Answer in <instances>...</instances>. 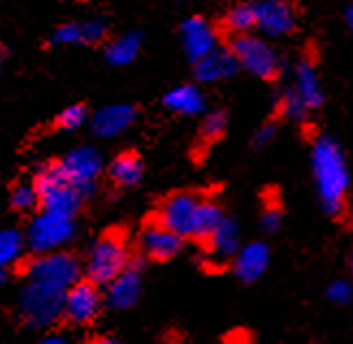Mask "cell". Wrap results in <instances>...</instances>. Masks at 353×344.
<instances>
[{"label": "cell", "instance_id": "6da1fadb", "mask_svg": "<svg viewBox=\"0 0 353 344\" xmlns=\"http://www.w3.org/2000/svg\"><path fill=\"white\" fill-rule=\"evenodd\" d=\"M310 159L321 206L332 216L343 214L351 186V176L343 148L332 136H319L312 145Z\"/></svg>", "mask_w": 353, "mask_h": 344}, {"label": "cell", "instance_id": "7a4b0ae2", "mask_svg": "<svg viewBox=\"0 0 353 344\" xmlns=\"http://www.w3.org/2000/svg\"><path fill=\"white\" fill-rule=\"evenodd\" d=\"M33 186L37 191V208L41 210L76 216L85 201V195L68 180L59 163L43 165L37 171Z\"/></svg>", "mask_w": 353, "mask_h": 344}, {"label": "cell", "instance_id": "3957f363", "mask_svg": "<svg viewBox=\"0 0 353 344\" xmlns=\"http://www.w3.org/2000/svg\"><path fill=\"white\" fill-rule=\"evenodd\" d=\"M128 264L130 252L124 236L119 232H109L89 247V254L85 260V275L89 281L104 286L115 275L124 271Z\"/></svg>", "mask_w": 353, "mask_h": 344}, {"label": "cell", "instance_id": "277c9868", "mask_svg": "<svg viewBox=\"0 0 353 344\" xmlns=\"http://www.w3.org/2000/svg\"><path fill=\"white\" fill-rule=\"evenodd\" d=\"M63 292L28 281L18 296V314L30 330H48L63 314Z\"/></svg>", "mask_w": 353, "mask_h": 344}, {"label": "cell", "instance_id": "5b68a950", "mask_svg": "<svg viewBox=\"0 0 353 344\" xmlns=\"http://www.w3.org/2000/svg\"><path fill=\"white\" fill-rule=\"evenodd\" d=\"M76 236V221L70 214L41 210L37 212L26 227L24 241L33 254L57 252L65 247Z\"/></svg>", "mask_w": 353, "mask_h": 344}, {"label": "cell", "instance_id": "8992f818", "mask_svg": "<svg viewBox=\"0 0 353 344\" xmlns=\"http://www.w3.org/2000/svg\"><path fill=\"white\" fill-rule=\"evenodd\" d=\"M230 50L236 57L239 68L260 78V81H273L282 70L280 52L273 48V43L260 35H234Z\"/></svg>", "mask_w": 353, "mask_h": 344}, {"label": "cell", "instance_id": "52a82bcc", "mask_svg": "<svg viewBox=\"0 0 353 344\" xmlns=\"http://www.w3.org/2000/svg\"><path fill=\"white\" fill-rule=\"evenodd\" d=\"M26 279L57 290H68L76 279H81V264L63 249L35 254L26 264Z\"/></svg>", "mask_w": 353, "mask_h": 344}, {"label": "cell", "instance_id": "ba28073f", "mask_svg": "<svg viewBox=\"0 0 353 344\" xmlns=\"http://www.w3.org/2000/svg\"><path fill=\"white\" fill-rule=\"evenodd\" d=\"M59 167L68 176V180L87 199L96 191V184H98V178L104 169V163H102V154L96 148L81 145V148L68 152L63 159L59 161Z\"/></svg>", "mask_w": 353, "mask_h": 344}, {"label": "cell", "instance_id": "9c48e42d", "mask_svg": "<svg viewBox=\"0 0 353 344\" xmlns=\"http://www.w3.org/2000/svg\"><path fill=\"white\" fill-rule=\"evenodd\" d=\"M104 299L98 284L89 279H76L63 292V316L72 325H87L96 321Z\"/></svg>", "mask_w": 353, "mask_h": 344}, {"label": "cell", "instance_id": "30bf717a", "mask_svg": "<svg viewBox=\"0 0 353 344\" xmlns=\"http://www.w3.org/2000/svg\"><path fill=\"white\" fill-rule=\"evenodd\" d=\"M256 9V28L265 37H284L293 33L297 26V13L290 0H258Z\"/></svg>", "mask_w": 353, "mask_h": 344}, {"label": "cell", "instance_id": "8fae6325", "mask_svg": "<svg viewBox=\"0 0 353 344\" xmlns=\"http://www.w3.org/2000/svg\"><path fill=\"white\" fill-rule=\"evenodd\" d=\"M106 290L102 294L104 303L115 312H124L137 305L143 290V281H141V262L128 264V267L115 275L109 284H104Z\"/></svg>", "mask_w": 353, "mask_h": 344}, {"label": "cell", "instance_id": "7c38bea8", "mask_svg": "<svg viewBox=\"0 0 353 344\" xmlns=\"http://www.w3.org/2000/svg\"><path fill=\"white\" fill-rule=\"evenodd\" d=\"M197 204H199V197L195 193H174L163 201L157 221L163 223L165 227H170L172 232H176L178 236L189 239Z\"/></svg>", "mask_w": 353, "mask_h": 344}, {"label": "cell", "instance_id": "4fadbf2b", "mask_svg": "<svg viewBox=\"0 0 353 344\" xmlns=\"http://www.w3.org/2000/svg\"><path fill=\"white\" fill-rule=\"evenodd\" d=\"M137 121V108L132 104H106L89 117L91 132L100 139H115L124 134Z\"/></svg>", "mask_w": 353, "mask_h": 344}, {"label": "cell", "instance_id": "5bb4252c", "mask_svg": "<svg viewBox=\"0 0 353 344\" xmlns=\"http://www.w3.org/2000/svg\"><path fill=\"white\" fill-rule=\"evenodd\" d=\"M180 39L184 52H187L191 61H197L199 57H204L206 52L219 45V33L208 20L199 18V15H193V18H187L182 22Z\"/></svg>", "mask_w": 353, "mask_h": 344}, {"label": "cell", "instance_id": "9a60e30c", "mask_svg": "<svg viewBox=\"0 0 353 344\" xmlns=\"http://www.w3.org/2000/svg\"><path fill=\"white\" fill-rule=\"evenodd\" d=\"M139 247L141 254L152 258V260H172L174 256L180 254L182 249V236L170 227H165L159 221H150L139 236Z\"/></svg>", "mask_w": 353, "mask_h": 344}, {"label": "cell", "instance_id": "2e32d148", "mask_svg": "<svg viewBox=\"0 0 353 344\" xmlns=\"http://www.w3.org/2000/svg\"><path fill=\"white\" fill-rule=\"evenodd\" d=\"M193 65H195V78L204 85L228 81V78H232L241 70L232 50L223 48V45H217V48H212L204 57H199L197 61H193Z\"/></svg>", "mask_w": 353, "mask_h": 344}, {"label": "cell", "instance_id": "e0dca14e", "mask_svg": "<svg viewBox=\"0 0 353 344\" xmlns=\"http://www.w3.org/2000/svg\"><path fill=\"white\" fill-rule=\"evenodd\" d=\"M271 262V252L265 243H250V245H241L236 249V254L232 256V271L234 275L245 281V284H252V281L260 279L269 269Z\"/></svg>", "mask_w": 353, "mask_h": 344}, {"label": "cell", "instance_id": "ac0fdd59", "mask_svg": "<svg viewBox=\"0 0 353 344\" xmlns=\"http://www.w3.org/2000/svg\"><path fill=\"white\" fill-rule=\"evenodd\" d=\"M206 249L212 262H225L232 260V256L236 254V249L241 247V227L234 219L223 216L219 225L210 232V236L206 239Z\"/></svg>", "mask_w": 353, "mask_h": 344}, {"label": "cell", "instance_id": "d6986e66", "mask_svg": "<svg viewBox=\"0 0 353 344\" xmlns=\"http://www.w3.org/2000/svg\"><path fill=\"white\" fill-rule=\"evenodd\" d=\"M293 78H295L293 89L299 93V98L308 104L310 111H314V108H319L325 102V91H323V85H321L319 72L312 61L301 59L293 70Z\"/></svg>", "mask_w": 353, "mask_h": 344}, {"label": "cell", "instance_id": "ffe728a7", "mask_svg": "<svg viewBox=\"0 0 353 344\" xmlns=\"http://www.w3.org/2000/svg\"><path fill=\"white\" fill-rule=\"evenodd\" d=\"M163 106L176 115L193 117V115L204 113L206 98H204V93L199 91V87H195V85H178L172 91L165 93Z\"/></svg>", "mask_w": 353, "mask_h": 344}, {"label": "cell", "instance_id": "44dd1931", "mask_svg": "<svg viewBox=\"0 0 353 344\" xmlns=\"http://www.w3.org/2000/svg\"><path fill=\"white\" fill-rule=\"evenodd\" d=\"M109 178L119 189H132L143 180V161L139 154L124 152L109 165Z\"/></svg>", "mask_w": 353, "mask_h": 344}, {"label": "cell", "instance_id": "7402d4cb", "mask_svg": "<svg viewBox=\"0 0 353 344\" xmlns=\"http://www.w3.org/2000/svg\"><path fill=\"white\" fill-rule=\"evenodd\" d=\"M141 50V35L139 33H124L117 39H111L104 48L106 63L113 68H126L139 57Z\"/></svg>", "mask_w": 353, "mask_h": 344}, {"label": "cell", "instance_id": "603a6c76", "mask_svg": "<svg viewBox=\"0 0 353 344\" xmlns=\"http://www.w3.org/2000/svg\"><path fill=\"white\" fill-rule=\"evenodd\" d=\"M223 208L212 199H204L199 197V204L195 208L193 214V223H191V234L189 239H197V241H206L210 236V232L219 225V221L223 219Z\"/></svg>", "mask_w": 353, "mask_h": 344}, {"label": "cell", "instance_id": "cb8c5ba5", "mask_svg": "<svg viewBox=\"0 0 353 344\" xmlns=\"http://www.w3.org/2000/svg\"><path fill=\"white\" fill-rule=\"evenodd\" d=\"M24 249H26V241L22 232L13 227L0 230V267L11 269L24 256Z\"/></svg>", "mask_w": 353, "mask_h": 344}, {"label": "cell", "instance_id": "d4e9b609", "mask_svg": "<svg viewBox=\"0 0 353 344\" xmlns=\"http://www.w3.org/2000/svg\"><path fill=\"white\" fill-rule=\"evenodd\" d=\"M223 26H225L228 33H232V35L252 33V30L256 28V9H254V3L234 5L232 9L225 13Z\"/></svg>", "mask_w": 353, "mask_h": 344}, {"label": "cell", "instance_id": "484cf974", "mask_svg": "<svg viewBox=\"0 0 353 344\" xmlns=\"http://www.w3.org/2000/svg\"><path fill=\"white\" fill-rule=\"evenodd\" d=\"M278 108H280V115L290 119V121H303L305 117L310 115V108L308 104H305L301 98H299V93L290 87L286 89L282 96H280V102H278Z\"/></svg>", "mask_w": 353, "mask_h": 344}, {"label": "cell", "instance_id": "4316f807", "mask_svg": "<svg viewBox=\"0 0 353 344\" xmlns=\"http://www.w3.org/2000/svg\"><path fill=\"white\" fill-rule=\"evenodd\" d=\"M89 121V113H87V106L85 104H72L68 108L61 111V115L57 117V128L63 130V132H74L83 128L85 123Z\"/></svg>", "mask_w": 353, "mask_h": 344}, {"label": "cell", "instance_id": "83f0119b", "mask_svg": "<svg viewBox=\"0 0 353 344\" xmlns=\"http://www.w3.org/2000/svg\"><path fill=\"white\" fill-rule=\"evenodd\" d=\"M11 208L18 212H30L33 208H37V191L33 184L28 182H20L11 189Z\"/></svg>", "mask_w": 353, "mask_h": 344}, {"label": "cell", "instance_id": "f1b7e54d", "mask_svg": "<svg viewBox=\"0 0 353 344\" xmlns=\"http://www.w3.org/2000/svg\"><path fill=\"white\" fill-rule=\"evenodd\" d=\"M225 128H228V115L225 111H219V108L206 113L202 119V136L206 141H217L225 132Z\"/></svg>", "mask_w": 353, "mask_h": 344}, {"label": "cell", "instance_id": "f546056e", "mask_svg": "<svg viewBox=\"0 0 353 344\" xmlns=\"http://www.w3.org/2000/svg\"><path fill=\"white\" fill-rule=\"evenodd\" d=\"M50 43L52 45H76V43H83L81 22H68V24H61L59 28H54V33L50 35Z\"/></svg>", "mask_w": 353, "mask_h": 344}, {"label": "cell", "instance_id": "4dcf8cb0", "mask_svg": "<svg viewBox=\"0 0 353 344\" xmlns=\"http://www.w3.org/2000/svg\"><path fill=\"white\" fill-rule=\"evenodd\" d=\"M81 30H83V43H89V45L100 43L109 35V22H106V18H102V15H98V18L81 22Z\"/></svg>", "mask_w": 353, "mask_h": 344}, {"label": "cell", "instance_id": "1f68e13d", "mask_svg": "<svg viewBox=\"0 0 353 344\" xmlns=\"http://www.w3.org/2000/svg\"><path fill=\"white\" fill-rule=\"evenodd\" d=\"M327 299L336 305H349L353 299V286L349 279H336L327 286Z\"/></svg>", "mask_w": 353, "mask_h": 344}, {"label": "cell", "instance_id": "d6a6232c", "mask_svg": "<svg viewBox=\"0 0 353 344\" xmlns=\"http://www.w3.org/2000/svg\"><path fill=\"white\" fill-rule=\"evenodd\" d=\"M282 225V214L278 208H265V212L260 214V227H263L267 234L278 232Z\"/></svg>", "mask_w": 353, "mask_h": 344}, {"label": "cell", "instance_id": "836d02e7", "mask_svg": "<svg viewBox=\"0 0 353 344\" xmlns=\"http://www.w3.org/2000/svg\"><path fill=\"white\" fill-rule=\"evenodd\" d=\"M275 136H278V126H275V123H263L254 134V145L267 148L269 143H273Z\"/></svg>", "mask_w": 353, "mask_h": 344}, {"label": "cell", "instance_id": "e575fe53", "mask_svg": "<svg viewBox=\"0 0 353 344\" xmlns=\"http://www.w3.org/2000/svg\"><path fill=\"white\" fill-rule=\"evenodd\" d=\"M43 342H46V344H52V342H54V344H65L68 338H63V336H46Z\"/></svg>", "mask_w": 353, "mask_h": 344}, {"label": "cell", "instance_id": "d590c367", "mask_svg": "<svg viewBox=\"0 0 353 344\" xmlns=\"http://www.w3.org/2000/svg\"><path fill=\"white\" fill-rule=\"evenodd\" d=\"M345 22H347V26L353 24V5H347L345 7Z\"/></svg>", "mask_w": 353, "mask_h": 344}, {"label": "cell", "instance_id": "8d00e7d4", "mask_svg": "<svg viewBox=\"0 0 353 344\" xmlns=\"http://www.w3.org/2000/svg\"><path fill=\"white\" fill-rule=\"evenodd\" d=\"M9 277V269H3L0 267V284H5V279Z\"/></svg>", "mask_w": 353, "mask_h": 344}, {"label": "cell", "instance_id": "74e56055", "mask_svg": "<svg viewBox=\"0 0 353 344\" xmlns=\"http://www.w3.org/2000/svg\"><path fill=\"white\" fill-rule=\"evenodd\" d=\"M3 57L5 54H3V48H0V68H3Z\"/></svg>", "mask_w": 353, "mask_h": 344}]
</instances>
